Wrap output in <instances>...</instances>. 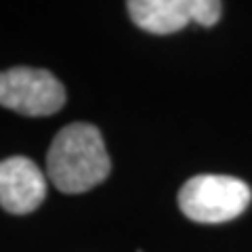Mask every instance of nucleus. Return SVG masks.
Here are the masks:
<instances>
[{
	"mask_svg": "<svg viewBox=\"0 0 252 252\" xmlns=\"http://www.w3.org/2000/svg\"><path fill=\"white\" fill-rule=\"evenodd\" d=\"M65 103V89L46 69L11 67L0 72V105L23 116H51Z\"/></svg>",
	"mask_w": 252,
	"mask_h": 252,
	"instance_id": "3",
	"label": "nucleus"
},
{
	"mask_svg": "<svg viewBox=\"0 0 252 252\" xmlns=\"http://www.w3.org/2000/svg\"><path fill=\"white\" fill-rule=\"evenodd\" d=\"M112 160L97 126L86 122L67 124L55 135L46 175L63 193H84L107 179Z\"/></svg>",
	"mask_w": 252,
	"mask_h": 252,
	"instance_id": "1",
	"label": "nucleus"
},
{
	"mask_svg": "<svg viewBox=\"0 0 252 252\" xmlns=\"http://www.w3.org/2000/svg\"><path fill=\"white\" fill-rule=\"evenodd\" d=\"M46 198V177L34 160L13 156L0 162V206L11 215H28Z\"/></svg>",
	"mask_w": 252,
	"mask_h": 252,
	"instance_id": "5",
	"label": "nucleus"
},
{
	"mask_svg": "<svg viewBox=\"0 0 252 252\" xmlns=\"http://www.w3.org/2000/svg\"><path fill=\"white\" fill-rule=\"evenodd\" d=\"M130 19L149 34H175L189 21L212 28L220 17L219 0H130Z\"/></svg>",
	"mask_w": 252,
	"mask_h": 252,
	"instance_id": "4",
	"label": "nucleus"
},
{
	"mask_svg": "<svg viewBox=\"0 0 252 252\" xmlns=\"http://www.w3.org/2000/svg\"><path fill=\"white\" fill-rule=\"evenodd\" d=\"M250 187L227 175L191 177L179 191V208L195 223H227L240 217L250 204Z\"/></svg>",
	"mask_w": 252,
	"mask_h": 252,
	"instance_id": "2",
	"label": "nucleus"
}]
</instances>
